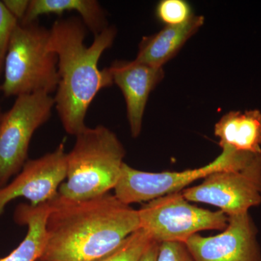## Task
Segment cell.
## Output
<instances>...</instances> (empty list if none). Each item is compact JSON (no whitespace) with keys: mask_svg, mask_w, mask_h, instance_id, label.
Segmentation results:
<instances>
[{"mask_svg":"<svg viewBox=\"0 0 261 261\" xmlns=\"http://www.w3.org/2000/svg\"><path fill=\"white\" fill-rule=\"evenodd\" d=\"M42 261H96L140 228L138 211L114 195L50 201Z\"/></svg>","mask_w":261,"mask_h":261,"instance_id":"1","label":"cell"},{"mask_svg":"<svg viewBox=\"0 0 261 261\" xmlns=\"http://www.w3.org/2000/svg\"><path fill=\"white\" fill-rule=\"evenodd\" d=\"M87 27L79 17L58 19L49 29L48 49L58 56L59 83L54 97L62 126L76 136L87 126L85 118L91 103L103 89L113 84L109 68H99L103 53L112 47L116 28L109 25L84 44Z\"/></svg>","mask_w":261,"mask_h":261,"instance_id":"2","label":"cell"},{"mask_svg":"<svg viewBox=\"0 0 261 261\" xmlns=\"http://www.w3.org/2000/svg\"><path fill=\"white\" fill-rule=\"evenodd\" d=\"M126 150L116 134L107 127H87L75 136L67 153L66 181L58 195L70 200H84L109 193L120 176Z\"/></svg>","mask_w":261,"mask_h":261,"instance_id":"3","label":"cell"},{"mask_svg":"<svg viewBox=\"0 0 261 261\" xmlns=\"http://www.w3.org/2000/svg\"><path fill=\"white\" fill-rule=\"evenodd\" d=\"M49 29L37 21L19 23L12 35L3 68L1 92L5 97L56 92L58 56L48 49Z\"/></svg>","mask_w":261,"mask_h":261,"instance_id":"4","label":"cell"},{"mask_svg":"<svg viewBox=\"0 0 261 261\" xmlns=\"http://www.w3.org/2000/svg\"><path fill=\"white\" fill-rule=\"evenodd\" d=\"M258 154H260L224 149L209 164L184 171L147 172L135 169L124 163L121 176L114 188V195L128 205L149 202L168 194L181 192L193 182L204 179L209 175L221 170L245 167Z\"/></svg>","mask_w":261,"mask_h":261,"instance_id":"5","label":"cell"},{"mask_svg":"<svg viewBox=\"0 0 261 261\" xmlns=\"http://www.w3.org/2000/svg\"><path fill=\"white\" fill-rule=\"evenodd\" d=\"M140 228L157 243H185L192 236L207 230H224L228 216L192 205L181 192L147 202L138 210Z\"/></svg>","mask_w":261,"mask_h":261,"instance_id":"6","label":"cell"},{"mask_svg":"<svg viewBox=\"0 0 261 261\" xmlns=\"http://www.w3.org/2000/svg\"><path fill=\"white\" fill-rule=\"evenodd\" d=\"M55 108L54 97L46 92L23 94L15 99L0 120V187L23 168L36 130L47 123Z\"/></svg>","mask_w":261,"mask_h":261,"instance_id":"7","label":"cell"},{"mask_svg":"<svg viewBox=\"0 0 261 261\" xmlns=\"http://www.w3.org/2000/svg\"><path fill=\"white\" fill-rule=\"evenodd\" d=\"M181 192L190 202L214 205L228 216L246 214L261 203V154L245 167L217 171Z\"/></svg>","mask_w":261,"mask_h":261,"instance_id":"8","label":"cell"},{"mask_svg":"<svg viewBox=\"0 0 261 261\" xmlns=\"http://www.w3.org/2000/svg\"><path fill=\"white\" fill-rule=\"evenodd\" d=\"M66 176L67 152L62 142L53 152L28 160L13 181L0 187V216L7 205L18 197L33 205L53 200Z\"/></svg>","mask_w":261,"mask_h":261,"instance_id":"9","label":"cell"},{"mask_svg":"<svg viewBox=\"0 0 261 261\" xmlns=\"http://www.w3.org/2000/svg\"><path fill=\"white\" fill-rule=\"evenodd\" d=\"M222 232L193 235L185 243L195 261H261L256 226L249 213L228 216Z\"/></svg>","mask_w":261,"mask_h":261,"instance_id":"10","label":"cell"},{"mask_svg":"<svg viewBox=\"0 0 261 261\" xmlns=\"http://www.w3.org/2000/svg\"><path fill=\"white\" fill-rule=\"evenodd\" d=\"M124 97L132 137L142 132V121L149 94L164 78L163 68H153L135 61H115L108 67Z\"/></svg>","mask_w":261,"mask_h":261,"instance_id":"11","label":"cell"},{"mask_svg":"<svg viewBox=\"0 0 261 261\" xmlns=\"http://www.w3.org/2000/svg\"><path fill=\"white\" fill-rule=\"evenodd\" d=\"M204 22L205 18L202 15H195L187 23L167 25L156 34L142 38L135 61L153 68H163L198 32Z\"/></svg>","mask_w":261,"mask_h":261,"instance_id":"12","label":"cell"},{"mask_svg":"<svg viewBox=\"0 0 261 261\" xmlns=\"http://www.w3.org/2000/svg\"><path fill=\"white\" fill-rule=\"evenodd\" d=\"M214 134L222 149L261 154V113L252 110L226 113L215 125Z\"/></svg>","mask_w":261,"mask_h":261,"instance_id":"13","label":"cell"},{"mask_svg":"<svg viewBox=\"0 0 261 261\" xmlns=\"http://www.w3.org/2000/svg\"><path fill=\"white\" fill-rule=\"evenodd\" d=\"M51 210L50 201L41 205L21 203L15 211V222L28 228L23 241L0 261H37L46 244V224Z\"/></svg>","mask_w":261,"mask_h":261,"instance_id":"14","label":"cell"},{"mask_svg":"<svg viewBox=\"0 0 261 261\" xmlns=\"http://www.w3.org/2000/svg\"><path fill=\"white\" fill-rule=\"evenodd\" d=\"M67 11H75L94 37L108 27L106 12L96 0H31L22 24L37 21L43 15H61Z\"/></svg>","mask_w":261,"mask_h":261,"instance_id":"15","label":"cell"},{"mask_svg":"<svg viewBox=\"0 0 261 261\" xmlns=\"http://www.w3.org/2000/svg\"><path fill=\"white\" fill-rule=\"evenodd\" d=\"M152 241L147 231L139 228L116 250L96 261H139Z\"/></svg>","mask_w":261,"mask_h":261,"instance_id":"16","label":"cell"},{"mask_svg":"<svg viewBox=\"0 0 261 261\" xmlns=\"http://www.w3.org/2000/svg\"><path fill=\"white\" fill-rule=\"evenodd\" d=\"M154 13L166 27L181 25L195 16L191 5L184 0H162L156 6Z\"/></svg>","mask_w":261,"mask_h":261,"instance_id":"17","label":"cell"},{"mask_svg":"<svg viewBox=\"0 0 261 261\" xmlns=\"http://www.w3.org/2000/svg\"><path fill=\"white\" fill-rule=\"evenodd\" d=\"M19 21L0 1V76L3 74L5 57L10 39Z\"/></svg>","mask_w":261,"mask_h":261,"instance_id":"18","label":"cell"},{"mask_svg":"<svg viewBox=\"0 0 261 261\" xmlns=\"http://www.w3.org/2000/svg\"><path fill=\"white\" fill-rule=\"evenodd\" d=\"M157 261H195L187 248L182 243L160 244Z\"/></svg>","mask_w":261,"mask_h":261,"instance_id":"19","label":"cell"},{"mask_svg":"<svg viewBox=\"0 0 261 261\" xmlns=\"http://www.w3.org/2000/svg\"><path fill=\"white\" fill-rule=\"evenodd\" d=\"M3 3L5 8L20 23L27 13L30 1L29 0H3Z\"/></svg>","mask_w":261,"mask_h":261,"instance_id":"20","label":"cell"},{"mask_svg":"<svg viewBox=\"0 0 261 261\" xmlns=\"http://www.w3.org/2000/svg\"><path fill=\"white\" fill-rule=\"evenodd\" d=\"M160 244L161 243H157L153 240L148 247L146 249L145 252L139 261H157Z\"/></svg>","mask_w":261,"mask_h":261,"instance_id":"21","label":"cell"},{"mask_svg":"<svg viewBox=\"0 0 261 261\" xmlns=\"http://www.w3.org/2000/svg\"><path fill=\"white\" fill-rule=\"evenodd\" d=\"M2 116H3V113H2L1 108H0V120H1Z\"/></svg>","mask_w":261,"mask_h":261,"instance_id":"22","label":"cell"},{"mask_svg":"<svg viewBox=\"0 0 261 261\" xmlns=\"http://www.w3.org/2000/svg\"><path fill=\"white\" fill-rule=\"evenodd\" d=\"M37 261H42V260H38Z\"/></svg>","mask_w":261,"mask_h":261,"instance_id":"23","label":"cell"},{"mask_svg":"<svg viewBox=\"0 0 261 261\" xmlns=\"http://www.w3.org/2000/svg\"><path fill=\"white\" fill-rule=\"evenodd\" d=\"M0 92H1V89H0Z\"/></svg>","mask_w":261,"mask_h":261,"instance_id":"24","label":"cell"}]
</instances>
